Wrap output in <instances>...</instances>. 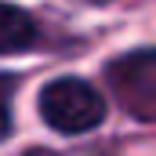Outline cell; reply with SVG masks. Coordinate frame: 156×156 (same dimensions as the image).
Here are the masks:
<instances>
[{
    "label": "cell",
    "mask_w": 156,
    "mask_h": 156,
    "mask_svg": "<svg viewBox=\"0 0 156 156\" xmlns=\"http://www.w3.org/2000/svg\"><path fill=\"white\" fill-rule=\"evenodd\" d=\"M37 44V22L15 4H0V55H15Z\"/></svg>",
    "instance_id": "obj_3"
},
{
    "label": "cell",
    "mask_w": 156,
    "mask_h": 156,
    "mask_svg": "<svg viewBox=\"0 0 156 156\" xmlns=\"http://www.w3.org/2000/svg\"><path fill=\"white\" fill-rule=\"evenodd\" d=\"M87 4H113V0H87Z\"/></svg>",
    "instance_id": "obj_5"
},
{
    "label": "cell",
    "mask_w": 156,
    "mask_h": 156,
    "mask_svg": "<svg viewBox=\"0 0 156 156\" xmlns=\"http://www.w3.org/2000/svg\"><path fill=\"white\" fill-rule=\"evenodd\" d=\"M11 94H15V80L0 76V138L11 134Z\"/></svg>",
    "instance_id": "obj_4"
},
{
    "label": "cell",
    "mask_w": 156,
    "mask_h": 156,
    "mask_svg": "<svg viewBox=\"0 0 156 156\" xmlns=\"http://www.w3.org/2000/svg\"><path fill=\"white\" fill-rule=\"evenodd\" d=\"M105 76H109L113 98L123 113H131L134 120L156 123V47L116 58L105 69Z\"/></svg>",
    "instance_id": "obj_2"
},
{
    "label": "cell",
    "mask_w": 156,
    "mask_h": 156,
    "mask_svg": "<svg viewBox=\"0 0 156 156\" xmlns=\"http://www.w3.org/2000/svg\"><path fill=\"white\" fill-rule=\"evenodd\" d=\"M109 113L105 94L80 76H58L40 87V116L58 134H87Z\"/></svg>",
    "instance_id": "obj_1"
}]
</instances>
